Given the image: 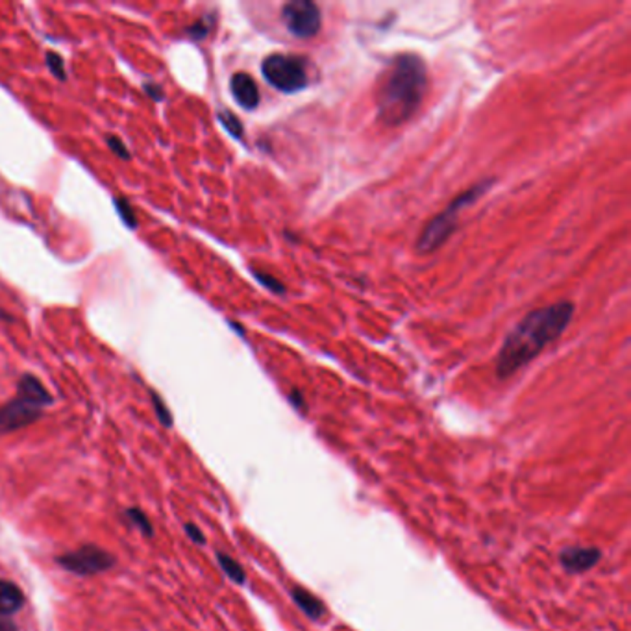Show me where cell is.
<instances>
[{
    "label": "cell",
    "instance_id": "7c38bea8",
    "mask_svg": "<svg viewBox=\"0 0 631 631\" xmlns=\"http://www.w3.org/2000/svg\"><path fill=\"white\" fill-rule=\"evenodd\" d=\"M217 561H219V565H221V569L224 570V574H226L228 578L234 581V583L245 585L246 572H245V569L241 566L239 561H236L231 556L224 554V552H217Z\"/></svg>",
    "mask_w": 631,
    "mask_h": 631
},
{
    "label": "cell",
    "instance_id": "44dd1931",
    "mask_svg": "<svg viewBox=\"0 0 631 631\" xmlns=\"http://www.w3.org/2000/svg\"><path fill=\"white\" fill-rule=\"evenodd\" d=\"M256 278H258L259 282L263 283V285H267V287L273 289V291H282V287H280L278 280L269 278V276H265L263 273H256Z\"/></svg>",
    "mask_w": 631,
    "mask_h": 631
},
{
    "label": "cell",
    "instance_id": "ac0fdd59",
    "mask_svg": "<svg viewBox=\"0 0 631 631\" xmlns=\"http://www.w3.org/2000/svg\"><path fill=\"white\" fill-rule=\"evenodd\" d=\"M106 143H108V146L111 148V152H114L115 155H119L121 160H130V152H128L126 145H124L119 137L108 136L106 137Z\"/></svg>",
    "mask_w": 631,
    "mask_h": 631
},
{
    "label": "cell",
    "instance_id": "5bb4252c",
    "mask_svg": "<svg viewBox=\"0 0 631 631\" xmlns=\"http://www.w3.org/2000/svg\"><path fill=\"white\" fill-rule=\"evenodd\" d=\"M150 396H152V404H154V411H155V415H158L160 422L163 426H167V428H170V426H172V415H170L167 404L163 402V398H161L158 393L152 391Z\"/></svg>",
    "mask_w": 631,
    "mask_h": 631
},
{
    "label": "cell",
    "instance_id": "9a60e30c",
    "mask_svg": "<svg viewBox=\"0 0 631 631\" xmlns=\"http://www.w3.org/2000/svg\"><path fill=\"white\" fill-rule=\"evenodd\" d=\"M115 207H117V213L121 215V219L124 221L128 228H136L137 222H136V215H133V209L130 206L124 197H115Z\"/></svg>",
    "mask_w": 631,
    "mask_h": 631
},
{
    "label": "cell",
    "instance_id": "6da1fadb",
    "mask_svg": "<svg viewBox=\"0 0 631 631\" xmlns=\"http://www.w3.org/2000/svg\"><path fill=\"white\" fill-rule=\"evenodd\" d=\"M572 315H574V304L565 300L535 309L524 317L505 337L500 349L498 361H496L498 378L505 380L513 376L524 365L537 358L548 344L559 339Z\"/></svg>",
    "mask_w": 631,
    "mask_h": 631
},
{
    "label": "cell",
    "instance_id": "d6986e66",
    "mask_svg": "<svg viewBox=\"0 0 631 631\" xmlns=\"http://www.w3.org/2000/svg\"><path fill=\"white\" fill-rule=\"evenodd\" d=\"M185 533L189 535V539L197 544H204L206 542V537H204V533L198 530V526H194L193 522H187L185 524Z\"/></svg>",
    "mask_w": 631,
    "mask_h": 631
},
{
    "label": "cell",
    "instance_id": "7a4b0ae2",
    "mask_svg": "<svg viewBox=\"0 0 631 631\" xmlns=\"http://www.w3.org/2000/svg\"><path fill=\"white\" fill-rule=\"evenodd\" d=\"M428 75L419 56H398L383 72L378 85V117L389 126H398L413 117L424 99Z\"/></svg>",
    "mask_w": 631,
    "mask_h": 631
},
{
    "label": "cell",
    "instance_id": "cb8c5ba5",
    "mask_svg": "<svg viewBox=\"0 0 631 631\" xmlns=\"http://www.w3.org/2000/svg\"><path fill=\"white\" fill-rule=\"evenodd\" d=\"M289 400H291L292 404L297 405V407H304V400H302V396L298 395L297 391H295L291 396H289Z\"/></svg>",
    "mask_w": 631,
    "mask_h": 631
},
{
    "label": "cell",
    "instance_id": "3957f363",
    "mask_svg": "<svg viewBox=\"0 0 631 631\" xmlns=\"http://www.w3.org/2000/svg\"><path fill=\"white\" fill-rule=\"evenodd\" d=\"M490 185H493V180L474 185V187H471L463 194H459L454 202L448 204L446 209L439 213L437 217L432 219L428 226L422 230V234H420L419 237V243H417L419 252L429 254V252H434L435 248H439V246L443 245L444 241L450 237L454 228H456L459 213H461L466 206H471V204L476 202L481 194H485V191L490 187Z\"/></svg>",
    "mask_w": 631,
    "mask_h": 631
},
{
    "label": "cell",
    "instance_id": "e0dca14e",
    "mask_svg": "<svg viewBox=\"0 0 631 631\" xmlns=\"http://www.w3.org/2000/svg\"><path fill=\"white\" fill-rule=\"evenodd\" d=\"M47 65L57 80H65L67 78L65 65H63V60L60 54H56V52H47Z\"/></svg>",
    "mask_w": 631,
    "mask_h": 631
},
{
    "label": "cell",
    "instance_id": "7402d4cb",
    "mask_svg": "<svg viewBox=\"0 0 631 631\" xmlns=\"http://www.w3.org/2000/svg\"><path fill=\"white\" fill-rule=\"evenodd\" d=\"M145 89H146V93L152 94V99H154V100H161V99H163V93H161V91H158V89H160V85L146 84Z\"/></svg>",
    "mask_w": 631,
    "mask_h": 631
},
{
    "label": "cell",
    "instance_id": "603a6c76",
    "mask_svg": "<svg viewBox=\"0 0 631 631\" xmlns=\"http://www.w3.org/2000/svg\"><path fill=\"white\" fill-rule=\"evenodd\" d=\"M0 631H17V626L10 620V617H0Z\"/></svg>",
    "mask_w": 631,
    "mask_h": 631
},
{
    "label": "cell",
    "instance_id": "8fae6325",
    "mask_svg": "<svg viewBox=\"0 0 631 631\" xmlns=\"http://www.w3.org/2000/svg\"><path fill=\"white\" fill-rule=\"evenodd\" d=\"M24 593L17 583L0 580V617H11L24 605Z\"/></svg>",
    "mask_w": 631,
    "mask_h": 631
},
{
    "label": "cell",
    "instance_id": "2e32d148",
    "mask_svg": "<svg viewBox=\"0 0 631 631\" xmlns=\"http://www.w3.org/2000/svg\"><path fill=\"white\" fill-rule=\"evenodd\" d=\"M219 117H221V123L224 124V128H226L231 136L234 137L243 136V124L239 123V119L231 114V111H226V109H224V111H221V114H219Z\"/></svg>",
    "mask_w": 631,
    "mask_h": 631
},
{
    "label": "cell",
    "instance_id": "5b68a950",
    "mask_svg": "<svg viewBox=\"0 0 631 631\" xmlns=\"http://www.w3.org/2000/svg\"><path fill=\"white\" fill-rule=\"evenodd\" d=\"M56 563L71 574L94 576L108 572L115 565V557L94 544H85L78 550L65 552L62 556H57Z\"/></svg>",
    "mask_w": 631,
    "mask_h": 631
},
{
    "label": "cell",
    "instance_id": "4fadbf2b",
    "mask_svg": "<svg viewBox=\"0 0 631 631\" xmlns=\"http://www.w3.org/2000/svg\"><path fill=\"white\" fill-rule=\"evenodd\" d=\"M126 517L130 518V520H132V524H133V526H136L137 530H141V532L145 533L146 537H152V535H154V530H152L150 520H148V517H146V515L143 513L141 509H139V507H130L126 511Z\"/></svg>",
    "mask_w": 631,
    "mask_h": 631
},
{
    "label": "cell",
    "instance_id": "8992f818",
    "mask_svg": "<svg viewBox=\"0 0 631 631\" xmlns=\"http://www.w3.org/2000/svg\"><path fill=\"white\" fill-rule=\"evenodd\" d=\"M43 407H47V405L39 402L38 398L23 391H17L13 400L0 407V435L11 434V432L33 424L35 420L41 419Z\"/></svg>",
    "mask_w": 631,
    "mask_h": 631
},
{
    "label": "cell",
    "instance_id": "30bf717a",
    "mask_svg": "<svg viewBox=\"0 0 631 631\" xmlns=\"http://www.w3.org/2000/svg\"><path fill=\"white\" fill-rule=\"evenodd\" d=\"M291 600L297 603V608L300 609L306 617H309L311 620H321L326 613H328L324 602H322L321 598H317L313 593L304 589V587H292Z\"/></svg>",
    "mask_w": 631,
    "mask_h": 631
},
{
    "label": "cell",
    "instance_id": "ba28073f",
    "mask_svg": "<svg viewBox=\"0 0 631 631\" xmlns=\"http://www.w3.org/2000/svg\"><path fill=\"white\" fill-rule=\"evenodd\" d=\"M602 561V550L596 547H569L559 552L561 566L570 574H583Z\"/></svg>",
    "mask_w": 631,
    "mask_h": 631
},
{
    "label": "cell",
    "instance_id": "52a82bcc",
    "mask_svg": "<svg viewBox=\"0 0 631 631\" xmlns=\"http://www.w3.org/2000/svg\"><path fill=\"white\" fill-rule=\"evenodd\" d=\"M282 19L289 32L297 38H313L321 30V10L309 0H292L283 6Z\"/></svg>",
    "mask_w": 631,
    "mask_h": 631
},
{
    "label": "cell",
    "instance_id": "277c9868",
    "mask_svg": "<svg viewBox=\"0 0 631 631\" xmlns=\"http://www.w3.org/2000/svg\"><path fill=\"white\" fill-rule=\"evenodd\" d=\"M265 80L282 93H297L307 85L304 60L291 54H270L261 65Z\"/></svg>",
    "mask_w": 631,
    "mask_h": 631
},
{
    "label": "cell",
    "instance_id": "9c48e42d",
    "mask_svg": "<svg viewBox=\"0 0 631 631\" xmlns=\"http://www.w3.org/2000/svg\"><path fill=\"white\" fill-rule=\"evenodd\" d=\"M230 89L241 108L256 109L259 104V89L254 78L246 72H236L230 80Z\"/></svg>",
    "mask_w": 631,
    "mask_h": 631
},
{
    "label": "cell",
    "instance_id": "ffe728a7",
    "mask_svg": "<svg viewBox=\"0 0 631 631\" xmlns=\"http://www.w3.org/2000/svg\"><path fill=\"white\" fill-rule=\"evenodd\" d=\"M207 30H209V26H207V24H206V21H198L197 24H193V26H189L187 33H189V35H191V38H194V39H202L204 35H206V33H207Z\"/></svg>",
    "mask_w": 631,
    "mask_h": 631
}]
</instances>
